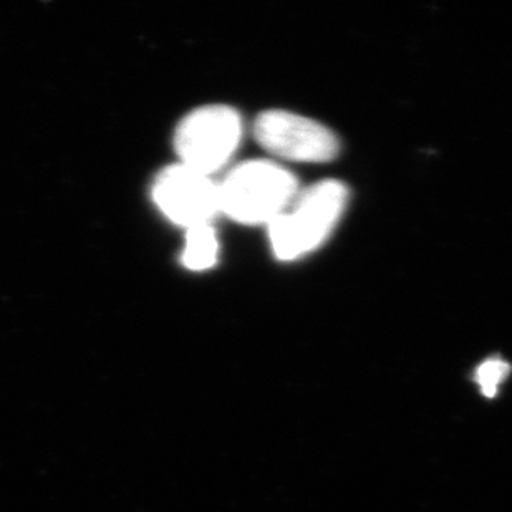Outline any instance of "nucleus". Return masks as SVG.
I'll return each instance as SVG.
<instances>
[{"mask_svg": "<svg viewBox=\"0 0 512 512\" xmlns=\"http://www.w3.org/2000/svg\"><path fill=\"white\" fill-rule=\"evenodd\" d=\"M348 189L325 179L297 194L294 203L269 226V242L279 261H297L319 249L337 228L347 208Z\"/></svg>", "mask_w": 512, "mask_h": 512, "instance_id": "nucleus-1", "label": "nucleus"}, {"mask_svg": "<svg viewBox=\"0 0 512 512\" xmlns=\"http://www.w3.org/2000/svg\"><path fill=\"white\" fill-rule=\"evenodd\" d=\"M299 193V181L284 166L274 161H247L219 184V208L236 223L269 226Z\"/></svg>", "mask_w": 512, "mask_h": 512, "instance_id": "nucleus-2", "label": "nucleus"}, {"mask_svg": "<svg viewBox=\"0 0 512 512\" xmlns=\"http://www.w3.org/2000/svg\"><path fill=\"white\" fill-rule=\"evenodd\" d=\"M241 138L239 113L226 105H209L179 121L174 131V151L181 165L211 176L228 165Z\"/></svg>", "mask_w": 512, "mask_h": 512, "instance_id": "nucleus-3", "label": "nucleus"}, {"mask_svg": "<svg viewBox=\"0 0 512 512\" xmlns=\"http://www.w3.org/2000/svg\"><path fill=\"white\" fill-rule=\"evenodd\" d=\"M254 136L267 153L299 163H329L340 151L334 131L319 121L285 110H269L257 116Z\"/></svg>", "mask_w": 512, "mask_h": 512, "instance_id": "nucleus-4", "label": "nucleus"}, {"mask_svg": "<svg viewBox=\"0 0 512 512\" xmlns=\"http://www.w3.org/2000/svg\"><path fill=\"white\" fill-rule=\"evenodd\" d=\"M153 199L161 213L181 228L211 224L221 213L219 184L209 174L181 163L158 174L153 184Z\"/></svg>", "mask_w": 512, "mask_h": 512, "instance_id": "nucleus-5", "label": "nucleus"}, {"mask_svg": "<svg viewBox=\"0 0 512 512\" xmlns=\"http://www.w3.org/2000/svg\"><path fill=\"white\" fill-rule=\"evenodd\" d=\"M219 241L211 224L186 229L183 264L194 272L208 271L218 262Z\"/></svg>", "mask_w": 512, "mask_h": 512, "instance_id": "nucleus-6", "label": "nucleus"}, {"mask_svg": "<svg viewBox=\"0 0 512 512\" xmlns=\"http://www.w3.org/2000/svg\"><path fill=\"white\" fill-rule=\"evenodd\" d=\"M511 367L501 358H491L476 370V382L483 390L484 395L493 398L498 393L499 385L508 377Z\"/></svg>", "mask_w": 512, "mask_h": 512, "instance_id": "nucleus-7", "label": "nucleus"}]
</instances>
